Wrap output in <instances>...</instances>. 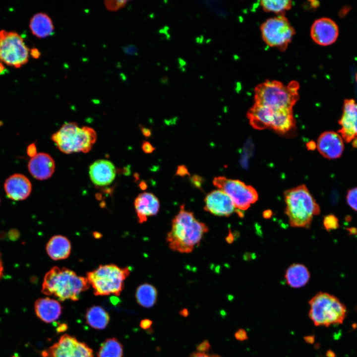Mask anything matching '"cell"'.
I'll return each instance as SVG.
<instances>
[{
    "instance_id": "7bdbcfd3",
    "label": "cell",
    "mask_w": 357,
    "mask_h": 357,
    "mask_svg": "<svg viewBox=\"0 0 357 357\" xmlns=\"http://www.w3.org/2000/svg\"><path fill=\"white\" fill-rule=\"evenodd\" d=\"M3 275V266L0 253V280L2 278Z\"/></svg>"
},
{
    "instance_id": "30bf717a",
    "label": "cell",
    "mask_w": 357,
    "mask_h": 357,
    "mask_svg": "<svg viewBox=\"0 0 357 357\" xmlns=\"http://www.w3.org/2000/svg\"><path fill=\"white\" fill-rule=\"evenodd\" d=\"M262 38L269 46L284 51L295 34V30L284 15L270 18L260 27Z\"/></svg>"
},
{
    "instance_id": "1f68e13d",
    "label": "cell",
    "mask_w": 357,
    "mask_h": 357,
    "mask_svg": "<svg viewBox=\"0 0 357 357\" xmlns=\"http://www.w3.org/2000/svg\"><path fill=\"white\" fill-rule=\"evenodd\" d=\"M204 181V178L202 177L197 175H194L190 178V181L193 185L200 189H202Z\"/></svg>"
},
{
    "instance_id": "74e56055",
    "label": "cell",
    "mask_w": 357,
    "mask_h": 357,
    "mask_svg": "<svg viewBox=\"0 0 357 357\" xmlns=\"http://www.w3.org/2000/svg\"><path fill=\"white\" fill-rule=\"evenodd\" d=\"M152 323L153 322L151 320L149 319H144L140 321V326L142 329L146 330L151 327Z\"/></svg>"
},
{
    "instance_id": "5bb4252c",
    "label": "cell",
    "mask_w": 357,
    "mask_h": 357,
    "mask_svg": "<svg viewBox=\"0 0 357 357\" xmlns=\"http://www.w3.org/2000/svg\"><path fill=\"white\" fill-rule=\"evenodd\" d=\"M339 35L337 24L331 19L322 17L313 23L310 29V35L316 44L321 46H328L334 43Z\"/></svg>"
},
{
    "instance_id": "d6a6232c",
    "label": "cell",
    "mask_w": 357,
    "mask_h": 357,
    "mask_svg": "<svg viewBox=\"0 0 357 357\" xmlns=\"http://www.w3.org/2000/svg\"><path fill=\"white\" fill-rule=\"evenodd\" d=\"M235 338L239 341H244L248 339V336L246 331L243 329L238 330L235 333Z\"/></svg>"
},
{
    "instance_id": "8fae6325",
    "label": "cell",
    "mask_w": 357,
    "mask_h": 357,
    "mask_svg": "<svg viewBox=\"0 0 357 357\" xmlns=\"http://www.w3.org/2000/svg\"><path fill=\"white\" fill-rule=\"evenodd\" d=\"M29 50L23 39L16 32L0 31V60L19 68L28 61Z\"/></svg>"
},
{
    "instance_id": "f907efd6",
    "label": "cell",
    "mask_w": 357,
    "mask_h": 357,
    "mask_svg": "<svg viewBox=\"0 0 357 357\" xmlns=\"http://www.w3.org/2000/svg\"><path fill=\"white\" fill-rule=\"evenodd\" d=\"M353 145L354 147H357V138L354 139Z\"/></svg>"
},
{
    "instance_id": "277c9868",
    "label": "cell",
    "mask_w": 357,
    "mask_h": 357,
    "mask_svg": "<svg viewBox=\"0 0 357 357\" xmlns=\"http://www.w3.org/2000/svg\"><path fill=\"white\" fill-rule=\"evenodd\" d=\"M299 85L296 81L288 84L267 80L254 88V103L274 109L293 110L299 99Z\"/></svg>"
},
{
    "instance_id": "7c38bea8",
    "label": "cell",
    "mask_w": 357,
    "mask_h": 357,
    "mask_svg": "<svg viewBox=\"0 0 357 357\" xmlns=\"http://www.w3.org/2000/svg\"><path fill=\"white\" fill-rule=\"evenodd\" d=\"M42 354L47 357H94L92 350L86 344L68 334L62 335Z\"/></svg>"
},
{
    "instance_id": "cb8c5ba5",
    "label": "cell",
    "mask_w": 357,
    "mask_h": 357,
    "mask_svg": "<svg viewBox=\"0 0 357 357\" xmlns=\"http://www.w3.org/2000/svg\"><path fill=\"white\" fill-rule=\"evenodd\" d=\"M285 278L289 286L293 288H299L308 283L310 279V273L304 265L295 263L287 268Z\"/></svg>"
},
{
    "instance_id": "836d02e7",
    "label": "cell",
    "mask_w": 357,
    "mask_h": 357,
    "mask_svg": "<svg viewBox=\"0 0 357 357\" xmlns=\"http://www.w3.org/2000/svg\"><path fill=\"white\" fill-rule=\"evenodd\" d=\"M210 349V345L207 340H204L197 347V350L199 352L205 353Z\"/></svg>"
},
{
    "instance_id": "44dd1931",
    "label": "cell",
    "mask_w": 357,
    "mask_h": 357,
    "mask_svg": "<svg viewBox=\"0 0 357 357\" xmlns=\"http://www.w3.org/2000/svg\"><path fill=\"white\" fill-rule=\"evenodd\" d=\"M36 315L43 321L51 323L60 316L62 307L60 302L49 298H39L35 302Z\"/></svg>"
},
{
    "instance_id": "f546056e",
    "label": "cell",
    "mask_w": 357,
    "mask_h": 357,
    "mask_svg": "<svg viewBox=\"0 0 357 357\" xmlns=\"http://www.w3.org/2000/svg\"><path fill=\"white\" fill-rule=\"evenodd\" d=\"M347 201L349 206L357 212V187L349 190L347 195Z\"/></svg>"
},
{
    "instance_id": "7402d4cb",
    "label": "cell",
    "mask_w": 357,
    "mask_h": 357,
    "mask_svg": "<svg viewBox=\"0 0 357 357\" xmlns=\"http://www.w3.org/2000/svg\"><path fill=\"white\" fill-rule=\"evenodd\" d=\"M48 255L53 260L64 259L68 257L71 252V244L68 239L61 235L52 237L46 245Z\"/></svg>"
},
{
    "instance_id": "ac0fdd59",
    "label": "cell",
    "mask_w": 357,
    "mask_h": 357,
    "mask_svg": "<svg viewBox=\"0 0 357 357\" xmlns=\"http://www.w3.org/2000/svg\"><path fill=\"white\" fill-rule=\"evenodd\" d=\"M31 175L36 179L45 180L55 172V163L53 158L46 153H39L31 158L28 164Z\"/></svg>"
},
{
    "instance_id": "d6986e66",
    "label": "cell",
    "mask_w": 357,
    "mask_h": 357,
    "mask_svg": "<svg viewBox=\"0 0 357 357\" xmlns=\"http://www.w3.org/2000/svg\"><path fill=\"white\" fill-rule=\"evenodd\" d=\"M89 174L93 183L98 186H105L111 184L115 179L116 170L111 161L100 159L90 166Z\"/></svg>"
},
{
    "instance_id": "c3c4849f",
    "label": "cell",
    "mask_w": 357,
    "mask_h": 357,
    "mask_svg": "<svg viewBox=\"0 0 357 357\" xmlns=\"http://www.w3.org/2000/svg\"><path fill=\"white\" fill-rule=\"evenodd\" d=\"M64 327H66V326L62 324V325H60V327L59 326V327L57 329H59L60 332L63 331L64 330V329H66V328H64Z\"/></svg>"
},
{
    "instance_id": "4dcf8cb0",
    "label": "cell",
    "mask_w": 357,
    "mask_h": 357,
    "mask_svg": "<svg viewBox=\"0 0 357 357\" xmlns=\"http://www.w3.org/2000/svg\"><path fill=\"white\" fill-rule=\"evenodd\" d=\"M127 1L126 0L105 1V4L109 10L114 11L124 7Z\"/></svg>"
},
{
    "instance_id": "ba28073f",
    "label": "cell",
    "mask_w": 357,
    "mask_h": 357,
    "mask_svg": "<svg viewBox=\"0 0 357 357\" xmlns=\"http://www.w3.org/2000/svg\"><path fill=\"white\" fill-rule=\"evenodd\" d=\"M250 124L255 129L270 128L285 133L295 126L293 110L274 109L254 103L247 112Z\"/></svg>"
},
{
    "instance_id": "f1b7e54d",
    "label": "cell",
    "mask_w": 357,
    "mask_h": 357,
    "mask_svg": "<svg viewBox=\"0 0 357 357\" xmlns=\"http://www.w3.org/2000/svg\"><path fill=\"white\" fill-rule=\"evenodd\" d=\"M323 225L327 231L335 230L339 226L338 219L334 215H328L324 218Z\"/></svg>"
},
{
    "instance_id": "816d5d0a",
    "label": "cell",
    "mask_w": 357,
    "mask_h": 357,
    "mask_svg": "<svg viewBox=\"0 0 357 357\" xmlns=\"http://www.w3.org/2000/svg\"><path fill=\"white\" fill-rule=\"evenodd\" d=\"M356 79L357 82V73L356 74Z\"/></svg>"
},
{
    "instance_id": "b9f144b4",
    "label": "cell",
    "mask_w": 357,
    "mask_h": 357,
    "mask_svg": "<svg viewBox=\"0 0 357 357\" xmlns=\"http://www.w3.org/2000/svg\"><path fill=\"white\" fill-rule=\"evenodd\" d=\"M141 130L143 135L146 137H150L151 135V129L142 126L141 127Z\"/></svg>"
},
{
    "instance_id": "f35d334b",
    "label": "cell",
    "mask_w": 357,
    "mask_h": 357,
    "mask_svg": "<svg viewBox=\"0 0 357 357\" xmlns=\"http://www.w3.org/2000/svg\"><path fill=\"white\" fill-rule=\"evenodd\" d=\"M190 357H221L217 355H210L206 354V353L195 352L191 354Z\"/></svg>"
},
{
    "instance_id": "d4e9b609",
    "label": "cell",
    "mask_w": 357,
    "mask_h": 357,
    "mask_svg": "<svg viewBox=\"0 0 357 357\" xmlns=\"http://www.w3.org/2000/svg\"><path fill=\"white\" fill-rule=\"evenodd\" d=\"M85 318L87 323L94 329H105L110 321L108 313L101 306L94 305L86 311Z\"/></svg>"
},
{
    "instance_id": "7dc6e473",
    "label": "cell",
    "mask_w": 357,
    "mask_h": 357,
    "mask_svg": "<svg viewBox=\"0 0 357 357\" xmlns=\"http://www.w3.org/2000/svg\"><path fill=\"white\" fill-rule=\"evenodd\" d=\"M139 186L141 189L145 190L147 188V184L145 182L141 181L140 183Z\"/></svg>"
},
{
    "instance_id": "7a4b0ae2",
    "label": "cell",
    "mask_w": 357,
    "mask_h": 357,
    "mask_svg": "<svg viewBox=\"0 0 357 357\" xmlns=\"http://www.w3.org/2000/svg\"><path fill=\"white\" fill-rule=\"evenodd\" d=\"M90 288L87 278L65 267H52L45 275L41 292L47 296H54L60 301L78 300L80 294Z\"/></svg>"
},
{
    "instance_id": "f6af8a7d",
    "label": "cell",
    "mask_w": 357,
    "mask_h": 357,
    "mask_svg": "<svg viewBox=\"0 0 357 357\" xmlns=\"http://www.w3.org/2000/svg\"><path fill=\"white\" fill-rule=\"evenodd\" d=\"M179 314L183 317H187L188 315L189 312L187 309L184 308L181 310L179 312Z\"/></svg>"
},
{
    "instance_id": "83f0119b",
    "label": "cell",
    "mask_w": 357,
    "mask_h": 357,
    "mask_svg": "<svg viewBox=\"0 0 357 357\" xmlns=\"http://www.w3.org/2000/svg\"><path fill=\"white\" fill-rule=\"evenodd\" d=\"M263 9L266 12H274L280 15H284L293 5L291 0H265L260 1Z\"/></svg>"
},
{
    "instance_id": "2e32d148",
    "label": "cell",
    "mask_w": 357,
    "mask_h": 357,
    "mask_svg": "<svg viewBox=\"0 0 357 357\" xmlns=\"http://www.w3.org/2000/svg\"><path fill=\"white\" fill-rule=\"evenodd\" d=\"M316 147L324 157L334 159L342 155L344 142L342 137L338 133L327 131L323 132L318 137Z\"/></svg>"
},
{
    "instance_id": "484cf974",
    "label": "cell",
    "mask_w": 357,
    "mask_h": 357,
    "mask_svg": "<svg viewBox=\"0 0 357 357\" xmlns=\"http://www.w3.org/2000/svg\"><path fill=\"white\" fill-rule=\"evenodd\" d=\"M135 298L138 303L145 308H150L156 303L157 291L153 285L144 283L136 289Z\"/></svg>"
},
{
    "instance_id": "4fadbf2b",
    "label": "cell",
    "mask_w": 357,
    "mask_h": 357,
    "mask_svg": "<svg viewBox=\"0 0 357 357\" xmlns=\"http://www.w3.org/2000/svg\"><path fill=\"white\" fill-rule=\"evenodd\" d=\"M204 202V209L216 216L228 217L234 212L238 213L232 199L219 189L213 190L208 193Z\"/></svg>"
},
{
    "instance_id": "60d3db41",
    "label": "cell",
    "mask_w": 357,
    "mask_h": 357,
    "mask_svg": "<svg viewBox=\"0 0 357 357\" xmlns=\"http://www.w3.org/2000/svg\"><path fill=\"white\" fill-rule=\"evenodd\" d=\"M351 8L348 6H345L343 7L339 12V15L341 17H343L345 16L348 12L350 11Z\"/></svg>"
},
{
    "instance_id": "bcb514c9",
    "label": "cell",
    "mask_w": 357,
    "mask_h": 357,
    "mask_svg": "<svg viewBox=\"0 0 357 357\" xmlns=\"http://www.w3.org/2000/svg\"><path fill=\"white\" fill-rule=\"evenodd\" d=\"M272 213L270 210H266L263 212V215L264 218H269L271 216Z\"/></svg>"
},
{
    "instance_id": "ffe728a7",
    "label": "cell",
    "mask_w": 357,
    "mask_h": 357,
    "mask_svg": "<svg viewBox=\"0 0 357 357\" xmlns=\"http://www.w3.org/2000/svg\"><path fill=\"white\" fill-rule=\"evenodd\" d=\"M134 207L139 223L147 221L149 217L156 215L159 210L160 203L153 193L144 192L139 194L134 201Z\"/></svg>"
},
{
    "instance_id": "9a60e30c",
    "label": "cell",
    "mask_w": 357,
    "mask_h": 357,
    "mask_svg": "<svg viewBox=\"0 0 357 357\" xmlns=\"http://www.w3.org/2000/svg\"><path fill=\"white\" fill-rule=\"evenodd\" d=\"M341 126L338 132L346 142L357 138V104L354 99H345L342 116L339 120Z\"/></svg>"
},
{
    "instance_id": "d590c367",
    "label": "cell",
    "mask_w": 357,
    "mask_h": 357,
    "mask_svg": "<svg viewBox=\"0 0 357 357\" xmlns=\"http://www.w3.org/2000/svg\"><path fill=\"white\" fill-rule=\"evenodd\" d=\"M142 149L145 153L150 154L155 150V148L149 142L144 141L142 145Z\"/></svg>"
},
{
    "instance_id": "8992f818",
    "label": "cell",
    "mask_w": 357,
    "mask_h": 357,
    "mask_svg": "<svg viewBox=\"0 0 357 357\" xmlns=\"http://www.w3.org/2000/svg\"><path fill=\"white\" fill-rule=\"evenodd\" d=\"M128 267L121 268L114 264L101 265L87 273V279L96 296L114 295L119 296L124 287V281L129 276Z\"/></svg>"
},
{
    "instance_id": "3957f363",
    "label": "cell",
    "mask_w": 357,
    "mask_h": 357,
    "mask_svg": "<svg viewBox=\"0 0 357 357\" xmlns=\"http://www.w3.org/2000/svg\"><path fill=\"white\" fill-rule=\"evenodd\" d=\"M285 213L291 227L309 228L314 216L320 213L319 205L304 184L285 191Z\"/></svg>"
},
{
    "instance_id": "52a82bcc",
    "label": "cell",
    "mask_w": 357,
    "mask_h": 357,
    "mask_svg": "<svg viewBox=\"0 0 357 357\" xmlns=\"http://www.w3.org/2000/svg\"><path fill=\"white\" fill-rule=\"evenodd\" d=\"M308 303L309 317L315 326L328 327L340 324L345 318L346 306L337 297L330 294L318 293Z\"/></svg>"
},
{
    "instance_id": "603a6c76",
    "label": "cell",
    "mask_w": 357,
    "mask_h": 357,
    "mask_svg": "<svg viewBox=\"0 0 357 357\" xmlns=\"http://www.w3.org/2000/svg\"><path fill=\"white\" fill-rule=\"evenodd\" d=\"M29 27L32 34L39 38H46L54 32V26L51 18L43 12L37 13L32 17Z\"/></svg>"
},
{
    "instance_id": "ab89813d",
    "label": "cell",
    "mask_w": 357,
    "mask_h": 357,
    "mask_svg": "<svg viewBox=\"0 0 357 357\" xmlns=\"http://www.w3.org/2000/svg\"><path fill=\"white\" fill-rule=\"evenodd\" d=\"M31 56L34 59H38L40 56V52L37 48H33L30 52Z\"/></svg>"
},
{
    "instance_id": "ee69618b",
    "label": "cell",
    "mask_w": 357,
    "mask_h": 357,
    "mask_svg": "<svg viewBox=\"0 0 357 357\" xmlns=\"http://www.w3.org/2000/svg\"><path fill=\"white\" fill-rule=\"evenodd\" d=\"M8 70L4 67V65L0 62V75L5 74L7 72Z\"/></svg>"
},
{
    "instance_id": "4316f807",
    "label": "cell",
    "mask_w": 357,
    "mask_h": 357,
    "mask_svg": "<svg viewBox=\"0 0 357 357\" xmlns=\"http://www.w3.org/2000/svg\"><path fill=\"white\" fill-rule=\"evenodd\" d=\"M98 357H122L123 347L115 338L106 340L100 346Z\"/></svg>"
},
{
    "instance_id": "e575fe53",
    "label": "cell",
    "mask_w": 357,
    "mask_h": 357,
    "mask_svg": "<svg viewBox=\"0 0 357 357\" xmlns=\"http://www.w3.org/2000/svg\"><path fill=\"white\" fill-rule=\"evenodd\" d=\"M176 176H179L180 177H184L186 176H190V174L186 167L184 165H180L178 167L176 173Z\"/></svg>"
},
{
    "instance_id": "9c48e42d",
    "label": "cell",
    "mask_w": 357,
    "mask_h": 357,
    "mask_svg": "<svg viewBox=\"0 0 357 357\" xmlns=\"http://www.w3.org/2000/svg\"><path fill=\"white\" fill-rule=\"evenodd\" d=\"M213 183L230 196L238 210V215L241 217L243 215L242 211L247 210L258 200V195L255 189L238 179L219 176L214 178Z\"/></svg>"
},
{
    "instance_id": "f5cc1de1",
    "label": "cell",
    "mask_w": 357,
    "mask_h": 357,
    "mask_svg": "<svg viewBox=\"0 0 357 357\" xmlns=\"http://www.w3.org/2000/svg\"></svg>"
},
{
    "instance_id": "e0dca14e",
    "label": "cell",
    "mask_w": 357,
    "mask_h": 357,
    "mask_svg": "<svg viewBox=\"0 0 357 357\" xmlns=\"http://www.w3.org/2000/svg\"><path fill=\"white\" fill-rule=\"evenodd\" d=\"M4 189L9 198L19 201L26 199L30 195L32 190V185L29 179L25 176L20 174H15L9 176L5 180Z\"/></svg>"
},
{
    "instance_id": "8d00e7d4",
    "label": "cell",
    "mask_w": 357,
    "mask_h": 357,
    "mask_svg": "<svg viewBox=\"0 0 357 357\" xmlns=\"http://www.w3.org/2000/svg\"><path fill=\"white\" fill-rule=\"evenodd\" d=\"M27 154L31 158L33 157L37 154V149L34 143H32L27 147Z\"/></svg>"
},
{
    "instance_id": "6da1fadb",
    "label": "cell",
    "mask_w": 357,
    "mask_h": 357,
    "mask_svg": "<svg viewBox=\"0 0 357 357\" xmlns=\"http://www.w3.org/2000/svg\"><path fill=\"white\" fill-rule=\"evenodd\" d=\"M208 230L206 225L197 220L193 213L185 210L182 204L173 219L167 242L173 251L189 253L199 245Z\"/></svg>"
},
{
    "instance_id": "5b68a950",
    "label": "cell",
    "mask_w": 357,
    "mask_h": 357,
    "mask_svg": "<svg viewBox=\"0 0 357 357\" xmlns=\"http://www.w3.org/2000/svg\"><path fill=\"white\" fill-rule=\"evenodd\" d=\"M59 149L65 154L88 153L97 139L96 131L88 126L79 127L75 122H67L52 136Z\"/></svg>"
},
{
    "instance_id": "681fc988",
    "label": "cell",
    "mask_w": 357,
    "mask_h": 357,
    "mask_svg": "<svg viewBox=\"0 0 357 357\" xmlns=\"http://www.w3.org/2000/svg\"><path fill=\"white\" fill-rule=\"evenodd\" d=\"M305 339H306V341L308 342L309 343L313 342V337H306Z\"/></svg>"
}]
</instances>
